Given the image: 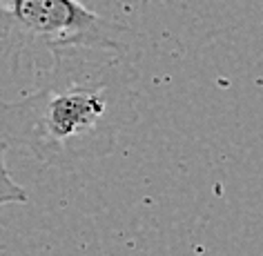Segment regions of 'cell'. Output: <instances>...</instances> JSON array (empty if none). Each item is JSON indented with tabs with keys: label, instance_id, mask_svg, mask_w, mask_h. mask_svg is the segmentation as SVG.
<instances>
[{
	"label": "cell",
	"instance_id": "cell-3",
	"mask_svg": "<svg viewBox=\"0 0 263 256\" xmlns=\"http://www.w3.org/2000/svg\"><path fill=\"white\" fill-rule=\"evenodd\" d=\"M5 149H7V145L0 143V207L9 205V203H25L29 199L25 187L18 185V183L11 179V174L7 172V165H5Z\"/></svg>",
	"mask_w": 263,
	"mask_h": 256
},
{
	"label": "cell",
	"instance_id": "cell-1",
	"mask_svg": "<svg viewBox=\"0 0 263 256\" xmlns=\"http://www.w3.org/2000/svg\"><path fill=\"white\" fill-rule=\"evenodd\" d=\"M34 91L0 105V143L45 165L109 156L136 118V71L109 49H54Z\"/></svg>",
	"mask_w": 263,
	"mask_h": 256
},
{
	"label": "cell",
	"instance_id": "cell-2",
	"mask_svg": "<svg viewBox=\"0 0 263 256\" xmlns=\"http://www.w3.org/2000/svg\"><path fill=\"white\" fill-rule=\"evenodd\" d=\"M0 41L16 47L109 49L127 54L136 34L94 14L81 0H0Z\"/></svg>",
	"mask_w": 263,
	"mask_h": 256
}]
</instances>
